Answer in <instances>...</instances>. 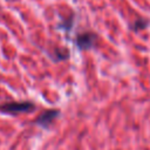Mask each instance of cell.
<instances>
[{"mask_svg": "<svg viewBox=\"0 0 150 150\" xmlns=\"http://www.w3.org/2000/svg\"><path fill=\"white\" fill-rule=\"evenodd\" d=\"M97 40V35L91 33V32H84L82 34H79L76 36V46L81 49V50H86V49H90L95 46Z\"/></svg>", "mask_w": 150, "mask_h": 150, "instance_id": "2", "label": "cell"}, {"mask_svg": "<svg viewBox=\"0 0 150 150\" xmlns=\"http://www.w3.org/2000/svg\"><path fill=\"white\" fill-rule=\"evenodd\" d=\"M35 109L34 103L29 101L25 102H8L2 103L0 105V111L4 114H20V112H28Z\"/></svg>", "mask_w": 150, "mask_h": 150, "instance_id": "1", "label": "cell"}, {"mask_svg": "<svg viewBox=\"0 0 150 150\" xmlns=\"http://www.w3.org/2000/svg\"><path fill=\"white\" fill-rule=\"evenodd\" d=\"M59 110L54 109V110H47L46 112L41 114L36 120H35V124H38L39 127H42V128H48L52 122L59 116Z\"/></svg>", "mask_w": 150, "mask_h": 150, "instance_id": "3", "label": "cell"}, {"mask_svg": "<svg viewBox=\"0 0 150 150\" xmlns=\"http://www.w3.org/2000/svg\"><path fill=\"white\" fill-rule=\"evenodd\" d=\"M146 20H144V19H138V20H136L132 25H131V29H134V30H141V29H144L145 27H146Z\"/></svg>", "mask_w": 150, "mask_h": 150, "instance_id": "4", "label": "cell"}]
</instances>
